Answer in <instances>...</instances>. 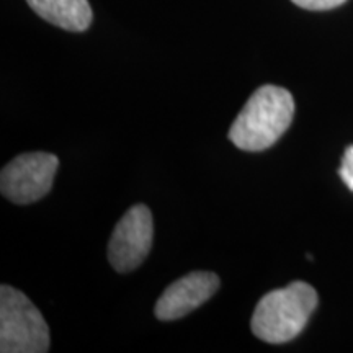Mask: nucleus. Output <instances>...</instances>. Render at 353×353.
<instances>
[{
	"label": "nucleus",
	"mask_w": 353,
	"mask_h": 353,
	"mask_svg": "<svg viewBox=\"0 0 353 353\" xmlns=\"http://www.w3.org/2000/svg\"><path fill=\"white\" fill-rule=\"evenodd\" d=\"M293 117V95L283 87L262 85L237 114L229 130V139L242 151H265L283 136Z\"/></svg>",
	"instance_id": "1"
},
{
	"label": "nucleus",
	"mask_w": 353,
	"mask_h": 353,
	"mask_svg": "<svg viewBox=\"0 0 353 353\" xmlns=\"http://www.w3.org/2000/svg\"><path fill=\"white\" fill-rule=\"evenodd\" d=\"M317 301L316 290L304 281L270 291L255 306L250 324L254 335L268 343L293 341L306 327Z\"/></svg>",
	"instance_id": "2"
},
{
	"label": "nucleus",
	"mask_w": 353,
	"mask_h": 353,
	"mask_svg": "<svg viewBox=\"0 0 353 353\" xmlns=\"http://www.w3.org/2000/svg\"><path fill=\"white\" fill-rule=\"evenodd\" d=\"M50 350V327L38 307L19 290L0 286V352L44 353Z\"/></svg>",
	"instance_id": "3"
},
{
	"label": "nucleus",
	"mask_w": 353,
	"mask_h": 353,
	"mask_svg": "<svg viewBox=\"0 0 353 353\" xmlns=\"http://www.w3.org/2000/svg\"><path fill=\"white\" fill-rule=\"evenodd\" d=\"M59 159L50 152L21 154L2 169L0 190L15 205H30L50 193Z\"/></svg>",
	"instance_id": "4"
},
{
	"label": "nucleus",
	"mask_w": 353,
	"mask_h": 353,
	"mask_svg": "<svg viewBox=\"0 0 353 353\" xmlns=\"http://www.w3.org/2000/svg\"><path fill=\"white\" fill-rule=\"evenodd\" d=\"M154 223L145 205H134L117 224L108 242V262L118 273L138 268L152 247Z\"/></svg>",
	"instance_id": "5"
},
{
	"label": "nucleus",
	"mask_w": 353,
	"mask_h": 353,
	"mask_svg": "<svg viewBox=\"0 0 353 353\" xmlns=\"http://www.w3.org/2000/svg\"><path fill=\"white\" fill-rule=\"evenodd\" d=\"M219 288V276L211 272H192L176 280L157 299L154 314L161 321L182 319L205 304Z\"/></svg>",
	"instance_id": "6"
},
{
	"label": "nucleus",
	"mask_w": 353,
	"mask_h": 353,
	"mask_svg": "<svg viewBox=\"0 0 353 353\" xmlns=\"http://www.w3.org/2000/svg\"><path fill=\"white\" fill-rule=\"evenodd\" d=\"M26 2L43 20L68 32H85L94 17L87 0H26Z\"/></svg>",
	"instance_id": "7"
},
{
	"label": "nucleus",
	"mask_w": 353,
	"mask_h": 353,
	"mask_svg": "<svg viewBox=\"0 0 353 353\" xmlns=\"http://www.w3.org/2000/svg\"><path fill=\"white\" fill-rule=\"evenodd\" d=\"M294 6L306 8V10H330V8L341 7L342 3H345L347 0H291Z\"/></svg>",
	"instance_id": "8"
},
{
	"label": "nucleus",
	"mask_w": 353,
	"mask_h": 353,
	"mask_svg": "<svg viewBox=\"0 0 353 353\" xmlns=\"http://www.w3.org/2000/svg\"><path fill=\"white\" fill-rule=\"evenodd\" d=\"M339 175L343 180V183L353 192V145H348L343 154L342 165L339 169Z\"/></svg>",
	"instance_id": "9"
}]
</instances>
